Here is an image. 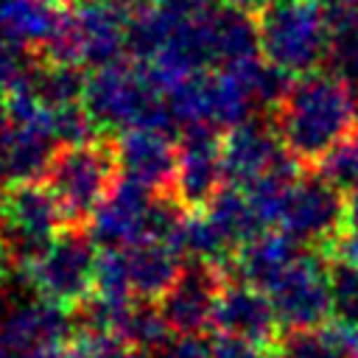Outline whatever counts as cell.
<instances>
[{
  "instance_id": "cell-30",
  "label": "cell",
  "mask_w": 358,
  "mask_h": 358,
  "mask_svg": "<svg viewBox=\"0 0 358 358\" xmlns=\"http://www.w3.org/2000/svg\"><path fill=\"white\" fill-rule=\"evenodd\" d=\"M210 358H268V355L263 352V344H255L249 338L218 333L210 341Z\"/></svg>"
},
{
  "instance_id": "cell-32",
  "label": "cell",
  "mask_w": 358,
  "mask_h": 358,
  "mask_svg": "<svg viewBox=\"0 0 358 358\" xmlns=\"http://www.w3.org/2000/svg\"><path fill=\"white\" fill-rule=\"evenodd\" d=\"M338 260L358 266V227H344V232L338 235V241L333 243Z\"/></svg>"
},
{
  "instance_id": "cell-7",
  "label": "cell",
  "mask_w": 358,
  "mask_h": 358,
  "mask_svg": "<svg viewBox=\"0 0 358 358\" xmlns=\"http://www.w3.org/2000/svg\"><path fill=\"white\" fill-rule=\"evenodd\" d=\"M64 229L62 210L50 190L39 182L11 187L6 218L0 227V243L11 263L31 266Z\"/></svg>"
},
{
  "instance_id": "cell-27",
  "label": "cell",
  "mask_w": 358,
  "mask_h": 358,
  "mask_svg": "<svg viewBox=\"0 0 358 358\" xmlns=\"http://www.w3.org/2000/svg\"><path fill=\"white\" fill-rule=\"evenodd\" d=\"M330 288H333V319L358 324V266L336 260L330 266Z\"/></svg>"
},
{
  "instance_id": "cell-11",
  "label": "cell",
  "mask_w": 358,
  "mask_h": 358,
  "mask_svg": "<svg viewBox=\"0 0 358 358\" xmlns=\"http://www.w3.org/2000/svg\"><path fill=\"white\" fill-rule=\"evenodd\" d=\"M224 285H227L224 268L213 263H201V260L185 263L173 288L157 302L171 333L176 338L201 336L213 324L215 302Z\"/></svg>"
},
{
  "instance_id": "cell-15",
  "label": "cell",
  "mask_w": 358,
  "mask_h": 358,
  "mask_svg": "<svg viewBox=\"0 0 358 358\" xmlns=\"http://www.w3.org/2000/svg\"><path fill=\"white\" fill-rule=\"evenodd\" d=\"M213 324L218 333L249 338L255 344H268L277 336L280 319L274 313L271 296L249 282H227L218 294Z\"/></svg>"
},
{
  "instance_id": "cell-25",
  "label": "cell",
  "mask_w": 358,
  "mask_h": 358,
  "mask_svg": "<svg viewBox=\"0 0 358 358\" xmlns=\"http://www.w3.org/2000/svg\"><path fill=\"white\" fill-rule=\"evenodd\" d=\"M92 296H98L103 302H112V305L134 302V291H131V282H129V268H126L123 249H101L98 252Z\"/></svg>"
},
{
  "instance_id": "cell-14",
  "label": "cell",
  "mask_w": 358,
  "mask_h": 358,
  "mask_svg": "<svg viewBox=\"0 0 358 358\" xmlns=\"http://www.w3.org/2000/svg\"><path fill=\"white\" fill-rule=\"evenodd\" d=\"M285 154L277 129L249 117L224 134V176L232 187H249L266 176Z\"/></svg>"
},
{
  "instance_id": "cell-36",
  "label": "cell",
  "mask_w": 358,
  "mask_h": 358,
  "mask_svg": "<svg viewBox=\"0 0 358 358\" xmlns=\"http://www.w3.org/2000/svg\"><path fill=\"white\" fill-rule=\"evenodd\" d=\"M347 227H358V187L347 196Z\"/></svg>"
},
{
  "instance_id": "cell-19",
  "label": "cell",
  "mask_w": 358,
  "mask_h": 358,
  "mask_svg": "<svg viewBox=\"0 0 358 358\" xmlns=\"http://www.w3.org/2000/svg\"><path fill=\"white\" fill-rule=\"evenodd\" d=\"M210 22V39H213V53H215V70H229L241 67L252 59H260V28L257 17L229 8V6H215L207 17Z\"/></svg>"
},
{
  "instance_id": "cell-8",
  "label": "cell",
  "mask_w": 358,
  "mask_h": 358,
  "mask_svg": "<svg viewBox=\"0 0 358 358\" xmlns=\"http://www.w3.org/2000/svg\"><path fill=\"white\" fill-rule=\"evenodd\" d=\"M280 327L288 333L316 330L333 316V288L330 266L313 255L302 252L296 263L282 274V280L268 291Z\"/></svg>"
},
{
  "instance_id": "cell-4",
  "label": "cell",
  "mask_w": 358,
  "mask_h": 358,
  "mask_svg": "<svg viewBox=\"0 0 358 358\" xmlns=\"http://www.w3.org/2000/svg\"><path fill=\"white\" fill-rule=\"evenodd\" d=\"M129 50V14L112 0H76L62 6V20L42 59L56 64H90L92 70L123 62Z\"/></svg>"
},
{
  "instance_id": "cell-33",
  "label": "cell",
  "mask_w": 358,
  "mask_h": 358,
  "mask_svg": "<svg viewBox=\"0 0 358 358\" xmlns=\"http://www.w3.org/2000/svg\"><path fill=\"white\" fill-rule=\"evenodd\" d=\"M221 6H229V8H238V11H246V14H260L271 0H218Z\"/></svg>"
},
{
  "instance_id": "cell-21",
  "label": "cell",
  "mask_w": 358,
  "mask_h": 358,
  "mask_svg": "<svg viewBox=\"0 0 358 358\" xmlns=\"http://www.w3.org/2000/svg\"><path fill=\"white\" fill-rule=\"evenodd\" d=\"M327 28H330V50L327 64L330 73L344 84L358 81V6L350 0H322Z\"/></svg>"
},
{
  "instance_id": "cell-12",
  "label": "cell",
  "mask_w": 358,
  "mask_h": 358,
  "mask_svg": "<svg viewBox=\"0 0 358 358\" xmlns=\"http://www.w3.org/2000/svg\"><path fill=\"white\" fill-rule=\"evenodd\" d=\"M176 134L157 129H129L117 134L120 176L143 185L151 193H171L179 165Z\"/></svg>"
},
{
  "instance_id": "cell-37",
  "label": "cell",
  "mask_w": 358,
  "mask_h": 358,
  "mask_svg": "<svg viewBox=\"0 0 358 358\" xmlns=\"http://www.w3.org/2000/svg\"><path fill=\"white\" fill-rule=\"evenodd\" d=\"M8 263H11V257H8V252H6V249H3V243H0V288H3L6 274H8Z\"/></svg>"
},
{
  "instance_id": "cell-26",
  "label": "cell",
  "mask_w": 358,
  "mask_h": 358,
  "mask_svg": "<svg viewBox=\"0 0 358 358\" xmlns=\"http://www.w3.org/2000/svg\"><path fill=\"white\" fill-rule=\"evenodd\" d=\"M316 165L330 185H336L341 193H352L358 187V134H350L347 140H341Z\"/></svg>"
},
{
  "instance_id": "cell-35",
  "label": "cell",
  "mask_w": 358,
  "mask_h": 358,
  "mask_svg": "<svg viewBox=\"0 0 358 358\" xmlns=\"http://www.w3.org/2000/svg\"><path fill=\"white\" fill-rule=\"evenodd\" d=\"M50 358H87V355H84V350L78 347V341L73 338V341L62 344V347H59V350H56V352H53Z\"/></svg>"
},
{
  "instance_id": "cell-3",
  "label": "cell",
  "mask_w": 358,
  "mask_h": 358,
  "mask_svg": "<svg viewBox=\"0 0 358 358\" xmlns=\"http://www.w3.org/2000/svg\"><path fill=\"white\" fill-rule=\"evenodd\" d=\"M117 179H120L117 140L98 134L87 143L59 145L42 182L56 199L64 227L87 229L98 207L115 190Z\"/></svg>"
},
{
  "instance_id": "cell-13",
  "label": "cell",
  "mask_w": 358,
  "mask_h": 358,
  "mask_svg": "<svg viewBox=\"0 0 358 358\" xmlns=\"http://www.w3.org/2000/svg\"><path fill=\"white\" fill-rule=\"evenodd\" d=\"M154 193L131 179H117L109 199L90 221V235L101 249H129L145 238V221Z\"/></svg>"
},
{
  "instance_id": "cell-38",
  "label": "cell",
  "mask_w": 358,
  "mask_h": 358,
  "mask_svg": "<svg viewBox=\"0 0 358 358\" xmlns=\"http://www.w3.org/2000/svg\"><path fill=\"white\" fill-rule=\"evenodd\" d=\"M8 193H11V187H6L0 182V227H3V218H6V207H8Z\"/></svg>"
},
{
  "instance_id": "cell-18",
  "label": "cell",
  "mask_w": 358,
  "mask_h": 358,
  "mask_svg": "<svg viewBox=\"0 0 358 358\" xmlns=\"http://www.w3.org/2000/svg\"><path fill=\"white\" fill-rule=\"evenodd\" d=\"M123 255H126L134 299H143V302H159L173 288V282L185 268L182 263L185 255L162 241H148V238L137 241L129 249H123Z\"/></svg>"
},
{
  "instance_id": "cell-39",
  "label": "cell",
  "mask_w": 358,
  "mask_h": 358,
  "mask_svg": "<svg viewBox=\"0 0 358 358\" xmlns=\"http://www.w3.org/2000/svg\"><path fill=\"white\" fill-rule=\"evenodd\" d=\"M50 3H56V6H70V3H76V0H50Z\"/></svg>"
},
{
  "instance_id": "cell-5",
  "label": "cell",
  "mask_w": 358,
  "mask_h": 358,
  "mask_svg": "<svg viewBox=\"0 0 358 358\" xmlns=\"http://www.w3.org/2000/svg\"><path fill=\"white\" fill-rule=\"evenodd\" d=\"M263 59L291 76L313 73L327 62L330 28L322 0H271L257 14Z\"/></svg>"
},
{
  "instance_id": "cell-1",
  "label": "cell",
  "mask_w": 358,
  "mask_h": 358,
  "mask_svg": "<svg viewBox=\"0 0 358 358\" xmlns=\"http://www.w3.org/2000/svg\"><path fill=\"white\" fill-rule=\"evenodd\" d=\"M358 106L350 87L333 73L296 76L282 103L274 109V129L282 148L299 162H319L330 148L352 134Z\"/></svg>"
},
{
  "instance_id": "cell-31",
  "label": "cell",
  "mask_w": 358,
  "mask_h": 358,
  "mask_svg": "<svg viewBox=\"0 0 358 358\" xmlns=\"http://www.w3.org/2000/svg\"><path fill=\"white\" fill-rule=\"evenodd\" d=\"M168 358H210V341L201 336L176 338L168 344Z\"/></svg>"
},
{
  "instance_id": "cell-29",
  "label": "cell",
  "mask_w": 358,
  "mask_h": 358,
  "mask_svg": "<svg viewBox=\"0 0 358 358\" xmlns=\"http://www.w3.org/2000/svg\"><path fill=\"white\" fill-rule=\"evenodd\" d=\"M268 358H341V355L333 350L324 333L305 330V333H288L282 347Z\"/></svg>"
},
{
  "instance_id": "cell-34",
  "label": "cell",
  "mask_w": 358,
  "mask_h": 358,
  "mask_svg": "<svg viewBox=\"0 0 358 358\" xmlns=\"http://www.w3.org/2000/svg\"><path fill=\"white\" fill-rule=\"evenodd\" d=\"M115 6H120L126 14H143V11H151L154 6H159V0H112Z\"/></svg>"
},
{
  "instance_id": "cell-40",
  "label": "cell",
  "mask_w": 358,
  "mask_h": 358,
  "mask_svg": "<svg viewBox=\"0 0 358 358\" xmlns=\"http://www.w3.org/2000/svg\"><path fill=\"white\" fill-rule=\"evenodd\" d=\"M350 3H352V6H358V0H350Z\"/></svg>"
},
{
  "instance_id": "cell-20",
  "label": "cell",
  "mask_w": 358,
  "mask_h": 358,
  "mask_svg": "<svg viewBox=\"0 0 358 358\" xmlns=\"http://www.w3.org/2000/svg\"><path fill=\"white\" fill-rule=\"evenodd\" d=\"M62 6L50 0H0V39L42 50L56 34Z\"/></svg>"
},
{
  "instance_id": "cell-23",
  "label": "cell",
  "mask_w": 358,
  "mask_h": 358,
  "mask_svg": "<svg viewBox=\"0 0 358 358\" xmlns=\"http://www.w3.org/2000/svg\"><path fill=\"white\" fill-rule=\"evenodd\" d=\"M59 347L45 336L36 313L22 305H14L0 319V358H50Z\"/></svg>"
},
{
  "instance_id": "cell-24",
  "label": "cell",
  "mask_w": 358,
  "mask_h": 358,
  "mask_svg": "<svg viewBox=\"0 0 358 358\" xmlns=\"http://www.w3.org/2000/svg\"><path fill=\"white\" fill-rule=\"evenodd\" d=\"M117 336L140 352H154V350H162L165 344L173 341V333H171L168 322L162 319L159 305L157 302H143V299H137L129 308Z\"/></svg>"
},
{
  "instance_id": "cell-2",
  "label": "cell",
  "mask_w": 358,
  "mask_h": 358,
  "mask_svg": "<svg viewBox=\"0 0 358 358\" xmlns=\"http://www.w3.org/2000/svg\"><path fill=\"white\" fill-rule=\"evenodd\" d=\"M84 106L101 131L157 129L179 137V123L165 95L137 62H115L87 76Z\"/></svg>"
},
{
  "instance_id": "cell-6",
  "label": "cell",
  "mask_w": 358,
  "mask_h": 358,
  "mask_svg": "<svg viewBox=\"0 0 358 358\" xmlns=\"http://www.w3.org/2000/svg\"><path fill=\"white\" fill-rule=\"evenodd\" d=\"M98 243L84 227H64L62 235L25 268L28 285L39 299L62 308H78L92 296Z\"/></svg>"
},
{
  "instance_id": "cell-9",
  "label": "cell",
  "mask_w": 358,
  "mask_h": 358,
  "mask_svg": "<svg viewBox=\"0 0 358 358\" xmlns=\"http://www.w3.org/2000/svg\"><path fill=\"white\" fill-rule=\"evenodd\" d=\"M176 143H179V165H176V179L171 193L190 213H201L227 185L224 134L215 126L190 123L179 129Z\"/></svg>"
},
{
  "instance_id": "cell-17",
  "label": "cell",
  "mask_w": 358,
  "mask_h": 358,
  "mask_svg": "<svg viewBox=\"0 0 358 358\" xmlns=\"http://www.w3.org/2000/svg\"><path fill=\"white\" fill-rule=\"evenodd\" d=\"M299 255H302V249L294 238H288L285 232L266 229L235 252L232 268L241 282H249L268 294L282 280V274L296 263Z\"/></svg>"
},
{
  "instance_id": "cell-22",
  "label": "cell",
  "mask_w": 358,
  "mask_h": 358,
  "mask_svg": "<svg viewBox=\"0 0 358 358\" xmlns=\"http://www.w3.org/2000/svg\"><path fill=\"white\" fill-rule=\"evenodd\" d=\"M213 227L224 235V241L238 252L243 243H249L252 238H257L260 232H266L260 215L255 213L246 190L241 187H232V185H224L218 190V196L201 210Z\"/></svg>"
},
{
  "instance_id": "cell-10",
  "label": "cell",
  "mask_w": 358,
  "mask_h": 358,
  "mask_svg": "<svg viewBox=\"0 0 358 358\" xmlns=\"http://www.w3.org/2000/svg\"><path fill=\"white\" fill-rule=\"evenodd\" d=\"M347 227V199L344 193L330 185L322 173L316 176H299L294 185L280 229L294 238L299 246H313V243H336L338 235Z\"/></svg>"
},
{
  "instance_id": "cell-16",
  "label": "cell",
  "mask_w": 358,
  "mask_h": 358,
  "mask_svg": "<svg viewBox=\"0 0 358 358\" xmlns=\"http://www.w3.org/2000/svg\"><path fill=\"white\" fill-rule=\"evenodd\" d=\"M56 148L59 143L48 129L8 120L0 129V182L6 187H20L45 179Z\"/></svg>"
},
{
  "instance_id": "cell-28",
  "label": "cell",
  "mask_w": 358,
  "mask_h": 358,
  "mask_svg": "<svg viewBox=\"0 0 358 358\" xmlns=\"http://www.w3.org/2000/svg\"><path fill=\"white\" fill-rule=\"evenodd\" d=\"M31 62L34 59L28 56V50L22 45L0 39V106L17 92V87L22 84Z\"/></svg>"
}]
</instances>
